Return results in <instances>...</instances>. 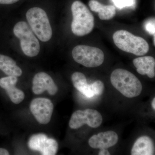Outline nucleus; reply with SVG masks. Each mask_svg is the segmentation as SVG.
I'll list each match as a JSON object with an SVG mask.
<instances>
[{
    "mask_svg": "<svg viewBox=\"0 0 155 155\" xmlns=\"http://www.w3.org/2000/svg\"><path fill=\"white\" fill-rule=\"evenodd\" d=\"M115 5L118 9L126 8H134L135 7L136 0H112Z\"/></svg>",
    "mask_w": 155,
    "mask_h": 155,
    "instance_id": "nucleus-18",
    "label": "nucleus"
},
{
    "mask_svg": "<svg viewBox=\"0 0 155 155\" xmlns=\"http://www.w3.org/2000/svg\"><path fill=\"white\" fill-rule=\"evenodd\" d=\"M28 146L32 150L39 151L43 155H54L58 149V143L54 139L48 138L44 134L31 136L28 142Z\"/></svg>",
    "mask_w": 155,
    "mask_h": 155,
    "instance_id": "nucleus-8",
    "label": "nucleus"
},
{
    "mask_svg": "<svg viewBox=\"0 0 155 155\" xmlns=\"http://www.w3.org/2000/svg\"><path fill=\"white\" fill-rule=\"evenodd\" d=\"M71 11L73 33L76 36H83L91 32L94 28V17L87 7L80 1H76L72 3Z\"/></svg>",
    "mask_w": 155,
    "mask_h": 155,
    "instance_id": "nucleus-2",
    "label": "nucleus"
},
{
    "mask_svg": "<svg viewBox=\"0 0 155 155\" xmlns=\"http://www.w3.org/2000/svg\"><path fill=\"white\" fill-rule=\"evenodd\" d=\"M0 69L8 76L19 77L22 75V69L16 62L8 56L0 54Z\"/></svg>",
    "mask_w": 155,
    "mask_h": 155,
    "instance_id": "nucleus-17",
    "label": "nucleus"
},
{
    "mask_svg": "<svg viewBox=\"0 0 155 155\" xmlns=\"http://www.w3.org/2000/svg\"><path fill=\"white\" fill-rule=\"evenodd\" d=\"M71 79L73 86L82 94L89 98L94 96L90 84H87L84 74L80 72H74L72 75Z\"/></svg>",
    "mask_w": 155,
    "mask_h": 155,
    "instance_id": "nucleus-16",
    "label": "nucleus"
},
{
    "mask_svg": "<svg viewBox=\"0 0 155 155\" xmlns=\"http://www.w3.org/2000/svg\"><path fill=\"white\" fill-rule=\"evenodd\" d=\"M31 28L38 38L43 42L49 41L52 35V30L45 11L37 7L31 8L26 14Z\"/></svg>",
    "mask_w": 155,
    "mask_h": 155,
    "instance_id": "nucleus-4",
    "label": "nucleus"
},
{
    "mask_svg": "<svg viewBox=\"0 0 155 155\" xmlns=\"http://www.w3.org/2000/svg\"><path fill=\"white\" fill-rule=\"evenodd\" d=\"M155 154L153 142L149 137H140L134 143L131 150L132 155H153Z\"/></svg>",
    "mask_w": 155,
    "mask_h": 155,
    "instance_id": "nucleus-14",
    "label": "nucleus"
},
{
    "mask_svg": "<svg viewBox=\"0 0 155 155\" xmlns=\"http://www.w3.org/2000/svg\"><path fill=\"white\" fill-rule=\"evenodd\" d=\"M113 38L114 44L120 50L136 56L144 55L150 49L149 45L144 38L127 31H117L114 33Z\"/></svg>",
    "mask_w": 155,
    "mask_h": 155,
    "instance_id": "nucleus-3",
    "label": "nucleus"
},
{
    "mask_svg": "<svg viewBox=\"0 0 155 155\" xmlns=\"http://www.w3.org/2000/svg\"><path fill=\"white\" fill-rule=\"evenodd\" d=\"M118 140L119 137L116 132L109 130L92 136L89 140L88 144L93 148L107 149L115 145Z\"/></svg>",
    "mask_w": 155,
    "mask_h": 155,
    "instance_id": "nucleus-11",
    "label": "nucleus"
},
{
    "mask_svg": "<svg viewBox=\"0 0 155 155\" xmlns=\"http://www.w3.org/2000/svg\"><path fill=\"white\" fill-rule=\"evenodd\" d=\"M18 81L17 77L8 76L0 79V86L6 91L11 101L16 104L22 102L25 98L22 91L15 87Z\"/></svg>",
    "mask_w": 155,
    "mask_h": 155,
    "instance_id": "nucleus-12",
    "label": "nucleus"
},
{
    "mask_svg": "<svg viewBox=\"0 0 155 155\" xmlns=\"http://www.w3.org/2000/svg\"><path fill=\"white\" fill-rule=\"evenodd\" d=\"M103 122L102 115L98 111L87 109L84 110H78L72 114L69 122V126L72 129H76L87 124L90 127L97 128Z\"/></svg>",
    "mask_w": 155,
    "mask_h": 155,
    "instance_id": "nucleus-7",
    "label": "nucleus"
},
{
    "mask_svg": "<svg viewBox=\"0 0 155 155\" xmlns=\"http://www.w3.org/2000/svg\"><path fill=\"white\" fill-rule=\"evenodd\" d=\"M133 63L137 71L142 75H147L150 78L155 76V60L151 56H144L135 58Z\"/></svg>",
    "mask_w": 155,
    "mask_h": 155,
    "instance_id": "nucleus-13",
    "label": "nucleus"
},
{
    "mask_svg": "<svg viewBox=\"0 0 155 155\" xmlns=\"http://www.w3.org/2000/svg\"><path fill=\"white\" fill-rule=\"evenodd\" d=\"M152 106L154 110H155V98H154L153 100L152 103Z\"/></svg>",
    "mask_w": 155,
    "mask_h": 155,
    "instance_id": "nucleus-24",
    "label": "nucleus"
},
{
    "mask_svg": "<svg viewBox=\"0 0 155 155\" xmlns=\"http://www.w3.org/2000/svg\"><path fill=\"white\" fill-rule=\"evenodd\" d=\"M30 109L37 121L40 124L46 125L51 121L54 105L48 99L37 98L31 101Z\"/></svg>",
    "mask_w": 155,
    "mask_h": 155,
    "instance_id": "nucleus-9",
    "label": "nucleus"
},
{
    "mask_svg": "<svg viewBox=\"0 0 155 155\" xmlns=\"http://www.w3.org/2000/svg\"><path fill=\"white\" fill-rule=\"evenodd\" d=\"M110 80L113 86L127 98L138 96L142 91V85L138 78L125 69L114 70L111 74Z\"/></svg>",
    "mask_w": 155,
    "mask_h": 155,
    "instance_id": "nucleus-1",
    "label": "nucleus"
},
{
    "mask_svg": "<svg viewBox=\"0 0 155 155\" xmlns=\"http://www.w3.org/2000/svg\"><path fill=\"white\" fill-rule=\"evenodd\" d=\"M98 154L99 155H110L107 150L106 149H101Z\"/></svg>",
    "mask_w": 155,
    "mask_h": 155,
    "instance_id": "nucleus-22",
    "label": "nucleus"
},
{
    "mask_svg": "<svg viewBox=\"0 0 155 155\" xmlns=\"http://www.w3.org/2000/svg\"><path fill=\"white\" fill-rule=\"evenodd\" d=\"M92 91L94 96H100L102 94L104 91V84L102 81L100 80L96 81L90 84Z\"/></svg>",
    "mask_w": 155,
    "mask_h": 155,
    "instance_id": "nucleus-19",
    "label": "nucleus"
},
{
    "mask_svg": "<svg viewBox=\"0 0 155 155\" xmlns=\"http://www.w3.org/2000/svg\"><path fill=\"white\" fill-rule=\"evenodd\" d=\"M72 56L75 62L88 68L99 67L104 61L102 51L90 46H76L72 50Z\"/></svg>",
    "mask_w": 155,
    "mask_h": 155,
    "instance_id": "nucleus-6",
    "label": "nucleus"
},
{
    "mask_svg": "<svg viewBox=\"0 0 155 155\" xmlns=\"http://www.w3.org/2000/svg\"><path fill=\"white\" fill-rule=\"evenodd\" d=\"M14 33L20 40L21 49L25 55L34 57L38 54L40 49L39 42L26 22H17L14 26Z\"/></svg>",
    "mask_w": 155,
    "mask_h": 155,
    "instance_id": "nucleus-5",
    "label": "nucleus"
},
{
    "mask_svg": "<svg viewBox=\"0 0 155 155\" xmlns=\"http://www.w3.org/2000/svg\"><path fill=\"white\" fill-rule=\"evenodd\" d=\"M9 152L5 149L0 148V155H8Z\"/></svg>",
    "mask_w": 155,
    "mask_h": 155,
    "instance_id": "nucleus-23",
    "label": "nucleus"
},
{
    "mask_svg": "<svg viewBox=\"0 0 155 155\" xmlns=\"http://www.w3.org/2000/svg\"><path fill=\"white\" fill-rule=\"evenodd\" d=\"M155 35H154L153 39V44H154V46H155Z\"/></svg>",
    "mask_w": 155,
    "mask_h": 155,
    "instance_id": "nucleus-25",
    "label": "nucleus"
},
{
    "mask_svg": "<svg viewBox=\"0 0 155 155\" xmlns=\"http://www.w3.org/2000/svg\"><path fill=\"white\" fill-rule=\"evenodd\" d=\"M19 0H0V4L2 5H11L17 2Z\"/></svg>",
    "mask_w": 155,
    "mask_h": 155,
    "instance_id": "nucleus-21",
    "label": "nucleus"
},
{
    "mask_svg": "<svg viewBox=\"0 0 155 155\" xmlns=\"http://www.w3.org/2000/svg\"><path fill=\"white\" fill-rule=\"evenodd\" d=\"M155 19H149L145 23L146 30L152 35H155Z\"/></svg>",
    "mask_w": 155,
    "mask_h": 155,
    "instance_id": "nucleus-20",
    "label": "nucleus"
},
{
    "mask_svg": "<svg viewBox=\"0 0 155 155\" xmlns=\"http://www.w3.org/2000/svg\"><path fill=\"white\" fill-rule=\"evenodd\" d=\"M91 10L98 13L99 17L101 20H110L116 14V8L113 5H104L99 2L91 0L88 3Z\"/></svg>",
    "mask_w": 155,
    "mask_h": 155,
    "instance_id": "nucleus-15",
    "label": "nucleus"
},
{
    "mask_svg": "<svg viewBox=\"0 0 155 155\" xmlns=\"http://www.w3.org/2000/svg\"><path fill=\"white\" fill-rule=\"evenodd\" d=\"M32 91L35 94H40L47 91L49 94L54 95L58 91V87L52 78L44 72L38 73L32 80Z\"/></svg>",
    "mask_w": 155,
    "mask_h": 155,
    "instance_id": "nucleus-10",
    "label": "nucleus"
}]
</instances>
